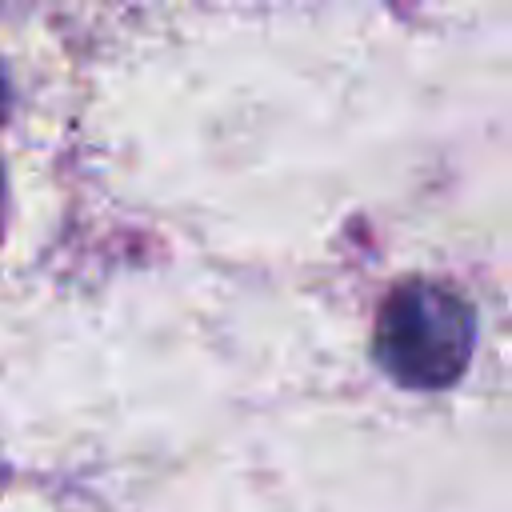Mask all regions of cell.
Wrapping results in <instances>:
<instances>
[{"mask_svg":"<svg viewBox=\"0 0 512 512\" xmlns=\"http://www.w3.org/2000/svg\"><path fill=\"white\" fill-rule=\"evenodd\" d=\"M476 348V312L452 288L408 280L392 288L376 316V364L404 388H448Z\"/></svg>","mask_w":512,"mask_h":512,"instance_id":"1","label":"cell"}]
</instances>
